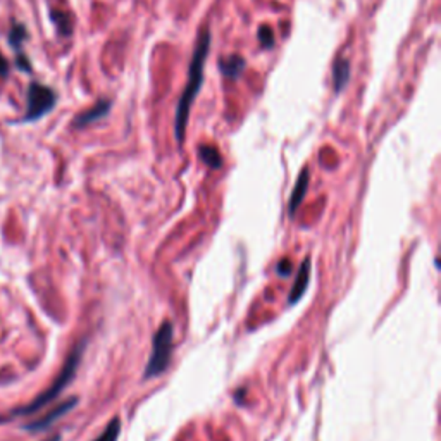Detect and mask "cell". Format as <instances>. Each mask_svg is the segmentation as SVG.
I'll use <instances>...</instances> for the list:
<instances>
[{"label": "cell", "mask_w": 441, "mask_h": 441, "mask_svg": "<svg viewBox=\"0 0 441 441\" xmlns=\"http://www.w3.org/2000/svg\"><path fill=\"white\" fill-rule=\"evenodd\" d=\"M173 324L169 321L162 323L159 331L156 333L152 341V353L149 357V362L145 367V379H152L168 369L173 355Z\"/></svg>", "instance_id": "3957f363"}, {"label": "cell", "mask_w": 441, "mask_h": 441, "mask_svg": "<svg viewBox=\"0 0 441 441\" xmlns=\"http://www.w3.org/2000/svg\"><path fill=\"white\" fill-rule=\"evenodd\" d=\"M9 76V61L0 54V78Z\"/></svg>", "instance_id": "ac0fdd59"}, {"label": "cell", "mask_w": 441, "mask_h": 441, "mask_svg": "<svg viewBox=\"0 0 441 441\" xmlns=\"http://www.w3.org/2000/svg\"><path fill=\"white\" fill-rule=\"evenodd\" d=\"M309 281H311V259H305L304 262H302L295 283H293L292 292H290V297H288L290 304H297V302L304 297V293L307 292Z\"/></svg>", "instance_id": "52a82bcc"}, {"label": "cell", "mask_w": 441, "mask_h": 441, "mask_svg": "<svg viewBox=\"0 0 441 441\" xmlns=\"http://www.w3.org/2000/svg\"><path fill=\"white\" fill-rule=\"evenodd\" d=\"M28 37H30V35H28L26 26L21 25V23H16V25L9 30V33H7V42H9L11 49L16 50V54H18L23 52V45H25Z\"/></svg>", "instance_id": "8fae6325"}, {"label": "cell", "mask_w": 441, "mask_h": 441, "mask_svg": "<svg viewBox=\"0 0 441 441\" xmlns=\"http://www.w3.org/2000/svg\"><path fill=\"white\" fill-rule=\"evenodd\" d=\"M119 433H121V423H119V419L116 417V419H113L109 424H107L104 433H102V435L93 441H118Z\"/></svg>", "instance_id": "5bb4252c"}, {"label": "cell", "mask_w": 441, "mask_h": 441, "mask_svg": "<svg viewBox=\"0 0 441 441\" xmlns=\"http://www.w3.org/2000/svg\"><path fill=\"white\" fill-rule=\"evenodd\" d=\"M78 403V399H69L66 400L64 403L57 405V407L52 408V411L49 412V414H45L43 417H40V419L33 420V423H30L26 426L28 431H45V429H49L52 424L55 423V420H59L61 417H64L67 412H71L74 408V405Z\"/></svg>", "instance_id": "5b68a950"}, {"label": "cell", "mask_w": 441, "mask_h": 441, "mask_svg": "<svg viewBox=\"0 0 441 441\" xmlns=\"http://www.w3.org/2000/svg\"><path fill=\"white\" fill-rule=\"evenodd\" d=\"M110 107H113V102L107 101V98H102L93 107H90L88 110H83L81 114H78L74 118V128H85V126L91 125V122L101 121V119H104L110 113Z\"/></svg>", "instance_id": "8992f818"}, {"label": "cell", "mask_w": 441, "mask_h": 441, "mask_svg": "<svg viewBox=\"0 0 441 441\" xmlns=\"http://www.w3.org/2000/svg\"><path fill=\"white\" fill-rule=\"evenodd\" d=\"M16 66H18V69L26 71V73H31L30 59H28L23 52H18V55H16Z\"/></svg>", "instance_id": "2e32d148"}, {"label": "cell", "mask_w": 441, "mask_h": 441, "mask_svg": "<svg viewBox=\"0 0 441 441\" xmlns=\"http://www.w3.org/2000/svg\"><path fill=\"white\" fill-rule=\"evenodd\" d=\"M45 441H61V436H52V438L45 440Z\"/></svg>", "instance_id": "d6986e66"}, {"label": "cell", "mask_w": 441, "mask_h": 441, "mask_svg": "<svg viewBox=\"0 0 441 441\" xmlns=\"http://www.w3.org/2000/svg\"><path fill=\"white\" fill-rule=\"evenodd\" d=\"M83 350H85V343H79L74 347V350L69 353V357H67L64 367H62V371L59 372V376L55 377V381L52 383V386H50L49 389H45V391L42 393V395L38 396V399H35L33 402L28 403L26 407L23 408H18V411H14L13 416H30V414H35V412L40 411L42 407H47L50 402H54L55 399H57L59 395H61L64 389L69 386V383L73 381L74 374H76L78 371V365L79 362H81V357H83Z\"/></svg>", "instance_id": "7a4b0ae2"}, {"label": "cell", "mask_w": 441, "mask_h": 441, "mask_svg": "<svg viewBox=\"0 0 441 441\" xmlns=\"http://www.w3.org/2000/svg\"><path fill=\"white\" fill-rule=\"evenodd\" d=\"M276 271L281 274V276H290L292 274V260L283 259L280 264L276 265Z\"/></svg>", "instance_id": "e0dca14e"}, {"label": "cell", "mask_w": 441, "mask_h": 441, "mask_svg": "<svg viewBox=\"0 0 441 441\" xmlns=\"http://www.w3.org/2000/svg\"><path fill=\"white\" fill-rule=\"evenodd\" d=\"M50 18H52V21L55 23V26H57L59 33L64 35V37H67V35H71V31H73V25H71V18L64 13H52L50 14Z\"/></svg>", "instance_id": "4fadbf2b"}, {"label": "cell", "mask_w": 441, "mask_h": 441, "mask_svg": "<svg viewBox=\"0 0 441 441\" xmlns=\"http://www.w3.org/2000/svg\"><path fill=\"white\" fill-rule=\"evenodd\" d=\"M26 114L21 118V122L38 121L50 113L57 104V93L50 86L42 83H31L26 93Z\"/></svg>", "instance_id": "277c9868"}, {"label": "cell", "mask_w": 441, "mask_h": 441, "mask_svg": "<svg viewBox=\"0 0 441 441\" xmlns=\"http://www.w3.org/2000/svg\"><path fill=\"white\" fill-rule=\"evenodd\" d=\"M309 180H311V174H309V168L302 169L299 180H297L295 186H293V192L290 195V204H288V212L290 216L297 212V209L300 207V204L304 202L305 195L309 190Z\"/></svg>", "instance_id": "ba28073f"}, {"label": "cell", "mask_w": 441, "mask_h": 441, "mask_svg": "<svg viewBox=\"0 0 441 441\" xmlns=\"http://www.w3.org/2000/svg\"><path fill=\"white\" fill-rule=\"evenodd\" d=\"M257 37H259V42H260V47L262 49L269 50L274 47V31L271 30L269 26H260L259 28V33H257Z\"/></svg>", "instance_id": "9a60e30c"}, {"label": "cell", "mask_w": 441, "mask_h": 441, "mask_svg": "<svg viewBox=\"0 0 441 441\" xmlns=\"http://www.w3.org/2000/svg\"><path fill=\"white\" fill-rule=\"evenodd\" d=\"M198 154H200V159L209 166V168H212V169L221 168L222 157H221V154L214 149V147L202 145L200 149H198Z\"/></svg>", "instance_id": "7c38bea8"}, {"label": "cell", "mask_w": 441, "mask_h": 441, "mask_svg": "<svg viewBox=\"0 0 441 441\" xmlns=\"http://www.w3.org/2000/svg\"><path fill=\"white\" fill-rule=\"evenodd\" d=\"M348 79H350V61L347 57H338L333 64V86L336 93L347 86Z\"/></svg>", "instance_id": "9c48e42d"}, {"label": "cell", "mask_w": 441, "mask_h": 441, "mask_svg": "<svg viewBox=\"0 0 441 441\" xmlns=\"http://www.w3.org/2000/svg\"><path fill=\"white\" fill-rule=\"evenodd\" d=\"M245 66H247L245 59L236 54L229 55V57H224L219 61V71L224 74V78L228 79H236L241 73H244Z\"/></svg>", "instance_id": "30bf717a"}, {"label": "cell", "mask_w": 441, "mask_h": 441, "mask_svg": "<svg viewBox=\"0 0 441 441\" xmlns=\"http://www.w3.org/2000/svg\"><path fill=\"white\" fill-rule=\"evenodd\" d=\"M210 42H212V33L207 26L200 31L195 45L192 62H190L188 69V79H186V86L183 90L180 102L176 105V114H174V137H176L178 143L185 142L186 126H188L190 109H192L195 97L200 91L202 85H204V66L207 61V55L210 52Z\"/></svg>", "instance_id": "6da1fadb"}]
</instances>
